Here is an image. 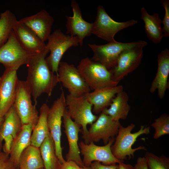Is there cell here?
<instances>
[{"label": "cell", "mask_w": 169, "mask_h": 169, "mask_svg": "<svg viewBox=\"0 0 169 169\" xmlns=\"http://www.w3.org/2000/svg\"><path fill=\"white\" fill-rule=\"evenodd\" d=\"M49 52L46 46L41 52L32 54L26 64L28 76L26 81L36 105L38 98L43 93L50 96L59 82L58 76L50 69L46 60Z\"/></svg>", "instance_id": "1"}, {"label": "cell", "mask_w": 169, "mask_h": 169, "mask_svg": "<svg viewBox=\"0 0 169 169\" xmlns=\"http://www.w3.org/2000/svg\"><path fill=\"white\" fill-rule=\"evenodd\" d=\"M135 125L131 123L125 127L120 126L115 141L111 146V151L114 156L117 159L123 161L133 157L135 152L139 150H146L144 146H141L135 148L132 146L140 136L148 134L150 132V127L141 125L139 130L132 133Z\"/></svg>", "instance_id": "2"}, {"label": "cell", "mask_w": 169, "mask_h": 169, "mask_svg": "<svg viewBox=\"0 0 169 169\" xmlns=\"http://www.w3.org/2000/svg\"><path fill=\"white\" fill-rule=\"evenodd\" d=\"M77 68L90 89L93 90L116 86L119 84L113 80L109 70L91 59L86 57L81 59Z\"/></svg>", "instance_id": "3"}, {"label": "cell", "mask_w": 169, "mask_h": 169, "mask_svg": "<svg viewBox=\"0 0 169 169\" xmlns=\"http://www.w3.org/2000/svg\"><path fill=\"white\" fill-rule=\"evenodd\" d=\"M147 44L146 42L142 40L129 43H122L115 40L103 45L88 44V45L93 52L91 59L110 70L115 65L123 51L136 47H144Z\"/></svg>", "instance_id": "4"}, {"label": "cell", "mask_w": 169, "mask_h": 169, "mask_svg": "<svg viewBox=\"0 0 169 169\" xmlns=\"http://www.w3.org/2000/svg\"><path fill=\"white\" fill-rule=\"evenodd\" d=\"M66 103L70 118L82 128L84 142L86 144L89 143L87 126L92 124L98 117L92 113V105L84 95L74 97L69 94L66 97Z\"/></svg>", "instance_id": "5"}, {"label": "cell", "mask_w": 169, "mask_h": 169, "mask_svg": "<svg viewBox=\"0 0 169 169\" xmlns=\"http://www.w3.org/2000/svg\"><path fill=\"white\" fill-rule=\"evenodd\" d=\"M48 40L46 48L50 54L46 60L50 69L58 76L59 64L63 54L70 48L78 46L79 41L77 37L65 34L59 29L51 34Z\"/></svg>", "instance_id": "6"}, {"label": "cell", "mask_w": 169, "mask_h": 169, "mask_svg": "<svg viewBox=\"0 0 169 169\" xmlns=\"http://www.w3.org/2000/svg\"><path fill=\"white\" fill-rule=\"evenodd\" d=\"M131 19L126 22H118L112 18L102 5L97 8L95 19L92 23L91 33L109 42L115 40V35L120 31L138 23Z\"/></svg>", "instance_id": "7"}, {"label": "cell", "mask_w": 169, "mask_h": 169, "mask_svg": "<svg viewBox=\"0 0 169 169\" xmlns=\"http://www.w3.org/2000/svg\"><path fill=\"white\" fill-rule=\"evenodd\" d=\"M59 97L53 102L49 108L47 117V123L50 133L54 141L56 156L61 164L65 160L62 154L61 146V127L62 119L66 108V97L61 87Z\"/></svg>", "instance_id": "8"}, {"label": "cell", "mask_w": 169, "mask_h": 169, "mask_svg": "<svg viewBox=\"0 0 169 169\" xmlns=\"http://www.w3.org/2000/svg\"><path fill=\"white\" fill-rule=\"evenodd\" d=\"M31 93L26 81L19 80L13 106L22 125L31 124L34 127L39 117L36 105L32 104Z\"/></svg>", "instance_id": "9"}, {"label": "cell", "mask_w": 169, "mask_h": 169, "mask_svg": "<svg viewBox=\"0 0 169 169\" xmlns=\"http://www.w3.org/2000/svg\"><path fill=\"white\" fill-rule=\"evenodd\" d=\"M58 72L59 82L68 90L70 95L79 97L90 92V88L74 65L60 62Z\"/></svg>", "instance_id": "10"}, {"label": "cell", "mask_w": 169, "mask_h": 169, "mask_svg": "<svg viewBox=\"0 0 169 169\" xmlns=\"http://www.w3.org/2000/svg\"><path fill=\"white\" fill-rule=\"evenodd\" d=\"M32 55L22 47L13 31L7 42L0 47V63L5 69L17 70L27 64Z\"/></svg>", "instance_id": "11"}, {"label": "cell", "mask_w": 169, "mask_h": 169, "mask_svg": "<svg viewBox=\"0 0 169 169\" xmlns=\"http://www.w3.org/2000/svg\"><path fill=\"white\" fill-rule=\"evenodd\" d=\"M115 140V138H111L104 146L96 145L93 142L86 144L81 141L79 143V146L80 152L83 156L82 161L84 166L90 167L95 161L106 165L115 164L123 161L116 159L112 152L111 146Z\"/></svg>", "instance_id": "12"}, {"label": "cell", "mask_w": 169, "mask_h": 169, "mask_svg": "<svg viewBox=\"0 0 169 169\" xmlns=\"http://www.w3.org/2000/svg\"><path fill=\"white\" fill-rule=\"evenodd\" d=\"M143 48L139 46L131 48L120 54L115 65L109 70L114 81L119 83L138 67L143 57Z\"/></svg>", "instance_id": "13"}, {"label": "cell", "mask_w": 169, "mask_h": 169, "mask_svg": "<svg viewBox=\"0 0 169 169\" xmlns=\"http://www.w3.org/2000/svg\"><path fill=\"white\" fill-rule=\"evenodd\" d=\"M119 121H115L109 115L101 112L88 130L89 142L102 140L105 145L114 138L121 125Z\"/></svg>", "instance_id": "14"}, {"label": "cell", "mask_w": 169, "mask_h": 169, "mask_svg": "<svg viewBox=\"0 0 169 169\" xmlns=\"http://www.w3.org/2000/svg\"><path fill=\"white\" fill-rule=\"evenodd\" d=\"M17 71L5 69L0 77V115L3 117L14 104L19 80Z\"/></svg>", "instance_id": "15"}, {"label": "cell", "mask_w": 169, "mask_h": 169, "mask_svg": "<svg viewBox=\"0 0 169 169\" xmlns=\"http://www.w3.org/2000/svg\"><path fill=\"white\" fill-rule=\"evenodd\" d=\"M64 132L67 136L68 144L69 151L66 154V161H73L80 167L84 166L80 155V151L79 146V134L81 131L80 126L75 123L69 115L67 109H65L63 117Z\"/></svg>", "instance_id": "16"}, {"label": "cell", "mask_w": 169, "mask_h": 169, "mask_svg": "<svg viewBox=\"0 0 169 169\" xmlns=\"http://www.w3.org/2000/svg\"><path fill=\"white\" fill-rule=\"evenodd\" d=\"M73 15L66 16V33L77 37L79 41V45L82 47L83 40L87 37L92 34V23H89L83 18L79 6L74 0L71 2Z\"/></svg>", "instance_id": "17"}, {"label": "cell", "mask_w": 169, "mask_h": 169, "mask_svg": "<svg viewBox=\"0 0 169 169\" xmlns=\"http://www.w3.org/2000/svg\"><path fill=\"white\" fill-rule=\"evenodd\" d=\"M19 21L44 42L48 40L50 35L54 22L53 17L45 10Z\"/></svg>", "instance_id": "18"}, {"label": "cell", "mask_w": 169, "mask_h": 169, "mask_svg": "<svg viewBox=\"0 0 169 169\" xmlns=\"http://www.w3.org/2000/svg\"><path fill=\"white\" fill-rule=\"evenodd\" d=\"M13 31L21 46L29 53L37 54L46 48L44 42L19 21L16 22Z\"/></svg>", "instance_id": "19"}, {"label": "cell", "mask_w": 169, "mask_h": 169, "mask_svg": "<svg viewBox=\"0 0 169 169\" xmlns=\"http://www.w3.org/2000/svg\"><path fill=\"white\" fill-rule=\"evenodd\" d=\"M157 69L150 89L151 93L156 90L161 99L164 97L168 88V79L169 74V50L166 48L157 56Z\"/></svg>", "instance_id": "20"}, {"label": "cell", "mask_w": 169, "mask_h": 169, "mask_svg": "<svg viewBox=\"0 0 169 169\" xmlns=\"http://www.w3.org/2000/svg\"><path fill=\"white\" fill-rule=\"evenodd\" d=\"M123 87L121 85L106 87L94 90L84 96L92 105L93 111L97 114L107 108L116 95L123 90Z\"/></svg>", "instance_id": "21"}, {"label": "cell", "mask_w": 169, "mask_h": 169, "mask_svg": "<svg viewBox=\"0 0 169 169\" xmlns=\"http://www.w3.org/2000/svg\"><path fill=\"white\" fill-rule=\"evenodd\" d=\"M141 18L144 23L145 32L148 39L155 44L160 43L163 37L162 20L157 13L150 15L144 7L140 10Z\"/></svg>", "instance_id": "22"}, {"label": "cell", "mask_w": 169, "mask_h": 169, "mask_svg": "<svg viewBox=\"0 0 169 169\" xmlns=\"http://www.w3.org/2000/svg\"><path fill=\"white\" fill-rule=\"evenodd\" d=\"M34 126L31 124L23 125L22 129L14 139L9 154V158L18 167V162L23 151L31 145L32 132Z\"/></svg>", "instance_id": "23"}, {"label": "cell", "mask_w": 169, "mask_h": 169, "mask_svg": "<svg viewBox=\"0 0 169 169\" xmlns=\"http://www.w3.org/2000/svg\"><path fill=\"white\" fill-rule=\"evenodd\" d=\"M128 100L127 93L123 90L120 92L112 99L110 107L105 109L101 112L110 116L115 121L125 119L130 109Z\"/></svg>", "instance_id": "24"}, {"label": "cell", "mask_w": 169, "mask_h": 169, "mask_svg": "<svg viewBox=\"0 0 169 169\" xmlns=\"http://www.w3.org/2000/svg\"><path fill=\"white\" fill-rule=\"evenodd\" d=\"M22 124L13 106L4 117V120L0 127V151L4 138L12 135L14 139L21 131Z\"/></svg>", "instance_id": "25"}, {"label": "cell", "mask_w": 169, "mask_h": 169, "mask_svg": "<svg viewBox=\"0 0 169 169\" xmlns=\"http://www.w3.org/2000/svg\"><path fill=\"white\" fill-rule=\"evenodd\" d=\"M49 108L45 103L41 106L38 121L32 132L31 145L40 147L50 132L47 123V117Z\"/></svg>", "instance_id": "26"}, {"label": "cell", "mask_w": 169, "mask_h": 169, "mask_svg": "<svg viewBox=\"0 0 169 169\" xmlns=\"http://www.w3.org/2000/svg\"><path fill=\"white\" fill-rule=\"evenodd\" d=\"M19 169H39L44 166L39 147L30 145L21 154L18 162Z\"/></svg>", "instance_id": "27"}, {"label": "cell", "mask_w": 169, "mask_h": 169, "mask_svg": "<svg viewBox=\"0 0 169 169\" xmlns=\"http://www.w3.org/2000/svg\"><path fill=\"white\" fill-rule=\"evenodd\" d=\"M44 169H59L61 165L56 154L54 141L50 133L40 147Z\"/></svg>", "instance_id": "28"}, {"label": "cell", "mask_w": 169, "mask_h": 169, "mask_svg": "<svg viewBox=\"0 0 169 169\" xmlns=\"http://www.w3.org/2000/svg\"><path fill=\"white\" fill-rule=\"evenodd\" d=\"M18 20L11 11L6 10L0 14V47L8 40Z\"/></svg>", "instance_id": "29"}, {"label": "cell", "mask_w": 169, "mask_h": 169, "mask_svg": "<svg viewBox=\"0 0 169 169\" xmlns=\"http://www.w3.org/2000/svg\"><path fill=\"white\" fill-rule=\"evenodd\" d=\"M151 126L155 130L153 138L157 139L169 134V116L166 114L161 115L155 119Z\"/></svg>", "instance_id": "30"}, {"label": "cell", "mask_w": 169, "mask_h": 169, "mask_svg": "<svg viewBox=\"0 0 169 169\" xmlns=\"http://www.w3.org/2000/svg\"><path fill=\"white\" fill-rule=\"evenodd\" d=\"M145 157L149 169H169V158L164 156H158L146 152Z\"/></svg>", "instance_id": "31"}, {"label": "cell", "mask_w": 169, "mask_h": 169, "mask_svg": "<svg viewBox=\"0 0 169 169\" xmlns=\"http://www.w3.org/2000/svg\"><path fill=\"white\" fill-rule=\"evenodd\" d=\"M160 4L165 9L164 17L162 20V24L163 25L162 29L163 37H168L169 36V0H161Z\"/></svg>", "instance_id": "32"}, {"label": "cell", "mask_w": 169, "mask_h": 169, "mask_svg": "<svg viewBox=\"0 0 169 169\" xmlns=\"http://www.w3.org/2000/svg\"><path fill=\"white\" fill-rule=\"evenodd\" d=\"M9 158V155L3 151H0V169H18Z\"/></svg>", "instance_id": "33"}, {"label": "cell", "mask_w": 169, "mask_h": 169, "mask_svg": "<svg viewBox=\"0 0 169 169\" xmlns=\"http://www.w3.org/2000/svg\"><path fill=\"white\" fill-rule=\"evenodd\" d=\"M14 138L11 135L5 137L3 140L4 143L3 146V151L9 155L13 145Z\"/></svg>", "instance_id": "34"}, {"label": "cell", "mask_w": 169, "mask_h": 169, "mask_svg": "<svg viewBox=\"0 0 169 169\" xmlns=\"http://www.w3.org/2000/svg\"><path fill=\"white\" fill-rule=\"evenodd\" d=\"M90 167V169H118V165H104L100 162L95 161L91 164Z\"/></svg>", "instance_id": "35"}, {"label": "cell", "mask_w": 169, "mask_h": 169, "mask_svg": "<svg viewBox=\"0 0 169 169\" xmlns=\"http://www.w3.org/2000/svg\"><path fill=\"white\" fill-rule=\"evenodd\" d=\"M132 169H149L145 157L144 156L138 157Z\"/></svg>", "instance_id": "36"}, {"label": "cell", "mask_w": 169, "mask_h": 169, "mask_svg": "<svg viewBox=\"0 0 169 169\" xmlns=\"http://www.w3.org/2000/svg\"><path fill=\"white\" fill-rule=\"evenodd\" d=\"M81 168L74 161H65L61 164L59 169H81Z\"/></svg>", "instance_id": "37"}, {"label": "cell", "mask_w": 169, "mask_h": 169, "mask_svg": "<svg viewBox=\"0 0 169 169\" xmlns=\"http://www.w3.org/2000/svg\"><path fill=\"white\" fill-rule=\"evenodd\" d=\"M118 169H132L133 166L130 164H126L121 161L118 163Z\"/></svg>", "instance_id": "38"}, {"label": "cell", "mask_w": 169, "mask_h": 169, "mask_svg": "<svg viewBox=\"0 0 169 169\" xmlns=\"http://www.w3.org/2000/svg\"><path fill=\"white\" fill-rule=\"evenodd\" d=\"M3 120H4V117H3L2 116H1L0 115V127L2 125L3 122Z\"/></svg>", "instance_id": "39"}, {"label": "cell", "mask_w": 169, "mask_h": 169, "mask_svg": "<svg viewBox=\"0 0 169 169\" xmlns=\"http://www.w3.org/2000/svg\"><path fill=\"white\" fill-rule=\"evenodd\" d=\"M81 169H90V167H86L84 166L83 167H81Z\"/></svg>", "instance_id": "40"}, {"label": "cell", "mask_w": 169, "mask_h": 169, "mask_svg": "<svg viewBox=\"0 0 169 169\" xmlns=\"http://www.w3.org/2000/svg\"><path fill=\"white\" fill-rule=\"evenodd\" d=\"M44 169L43 168H40V169Z\"/></svg>", "instance_id": "41"}, {"label": "cell", "mask_w": 169, "mask_h": 169, "mask_svg": "<svg viewBox=\"0 0 169 169\" xmlns=\"http://www.w3.org/2000/svg\"><path fill=\"white\" fill-rule=\"evenodd\" d=\"M18 169H19L18 168Z\"/></svg>", "instance_id": "42"}]
</instances>
